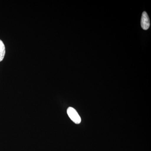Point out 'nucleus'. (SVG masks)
Returning a JSON list of instances; mask_svg holds the SVG:
<instances>
[{
  "label": "nucleus",
  "mask_w": 151,
  "mask_h": 151,
  "mask_svg": "<svg viewBox=\"0 0 151 151\" xmlns=\"http://www.w3.org/2000/svg\"><path fill=\"white\" fill-rule=\"evenodd\" d=\"M67 114L70 119L76 124H79L81 122V119L77 111L72 107L67 109Z\"/></svg>",
  "instance_id": "f257e3e1"
},
{
  "label": "nucleus",
  "mask_w": 151,
  "mask_h": 151,
  "mask_svg": "<svg viewBox=\"0 0 151 151\" xmlns=\"http://www.w3.org/2000/svg\"><path fill=\"white\" fill-rule=\"evenodd\" d=\"M141 26L144 30H147L150 27V20L147 14L145 12H143L141 18Z\"/></svg>",
  "instance_id": "f03ea898"
},
{
  "label": "nucleus",
  "mask_w": 151,
  "mask_h": 151,
  "mask_svg": "<svg viewBox=\"0 0 151 151\" xmlns=\"http://www.w3.org/2000/svg\"><path fill=\"white\" fill-rule=\"evenodd\" d=\"M5 47L2 41L0 40V62L2 61L5 55Z\"/></svg>",
  "instance_id": "7ed1b4c3"
}]
</instances>
